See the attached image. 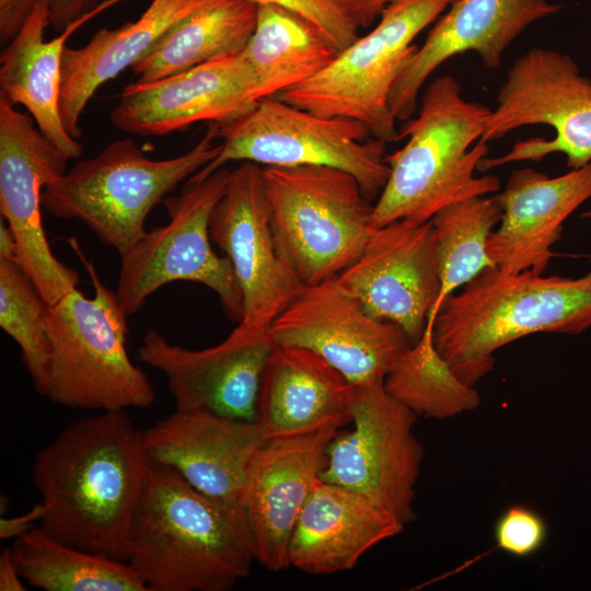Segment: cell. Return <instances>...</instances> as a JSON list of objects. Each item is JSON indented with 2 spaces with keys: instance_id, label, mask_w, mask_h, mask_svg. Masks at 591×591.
<instances>
[{
  "instance_id": "1",
  "label": "cell",
  "mask_w": 591,
  "mask_h": 591,
  "mask_svg": "<svg viewBox=\"0 0 591 591\" xmlns=\"http://www.w3.org/2000/svg\"><path fill=\"white\" fill-rule=\"evenodd\" d=\"M150 459L125 410L70 422L33 462L47 510L39 525L78 548L127 561Z\"/></svg>"
},
{
  "instance_id": "2",
  "label": "cell",
  "mask_w": 591,
  "mask_h": 591,
  "mask_svg": "<svg viewBox=\"0 0 591 591\" xmlns=\"http://www.w3.org/2000/svg\"><path fill=\"white\" fill-rule=\"evenodd\" d=\"M127 561L149 591H228L256 559L240 501L212 498L150 460Z\"/></svg>"
},
{
  "instance_id": "3",
  "label": "cell",
  "mask_w": 591,
  "mask_h": 591,
  "mask_svg": "<svg viewBox=\"0 0 591 591\" xmlns=\"http://www.w3.org/2000/svg\"><path fill=\"white\" fill-rule=\"evenodd\" d=\"M591 327V269L578 277L489 267L442 303L433 341L453 371L474 386L501 347L535 333L580 334Z\"/></svg>"
},
{
  "instance_id": "4",
  "label": "cell",
  "mask_w": 591,
  "mask_h": 591,
  "mask_svg": "<svg viewBox=\"0 0 591 591\" xmlns=\"http://www.w3.org/2000/svg\"><path fill=\"white\" fill-rule=\"evenodd\" d=\"M490 112L463 99L450 74L429 83L418 115L398 130L406 144L385 157L390 175L373 205L371 229L401 220L425 223L455 201L497 192L498 177L475 176L489 152L479 139Z\"/></svg>"
},
{
  "instance_id": "5",
  "label": "cell",
  "mask_w": 591,
  "mask_h": 591,
  "mask_svg": "<svg viewBox=\"0 0 591 591\" xmlns=\"http://www.w3.org/2000/svg\"><path fill=\"white\" fill-rule=\"evenodd\" d=\"M220 151L217 123L192 149L164 160L148 158L130 138L118 139L46 186L42 206L55 218L83 222L120 255L147 233L152 208Z\"/></svg>"
},
{
  "instance_id": "6",
  "label": "cell",
  "mask_w": 591,
  "mask_h": 591,
  "mask_svg": "<svg viewBox=\"0 0 591 591\" xmlns=\"http://www.w3.org/2000/svg\"><path fill=\"white\" fill-rule=\"evenodd\" d=\"M69 244L85 267L94 294L88 298L74 288L48 308L51 364L46 397L69 408L97 412L146 408L155 394L128 355V316L76 239Z\"/></svg>"
},
{
  "instance_id": "7",
  "label": "cell",
  "mask_w": 591,
  "mask_h": 591,
  "mask_svg": "<svg viewBox=\"0 0 591 591\" xmlns=\"http://www.w3.org/2000/svg\"><path fill=\"white\" fill-rule=\"evenodd\" d=\"M279 257L302 286L336 278L362 253L373 205L349 173L328 166H264Z\"/></svg>"
},
{
  "instance_id": "8",
  "label": "cell",
  "mask_w": 591,
  "mask_h": 591,
  "mask_svg": "<svg viewBox=\"0 0 591 591\" xmlns=\"http://www.w3.org/2000/svg\"><path fill=\"white\" fill-rule=\"evenodd\" d=\"M455 0H391L378 24L320 73L276 95L277 99L324 117L360 121L371 137L399 140L389 106L393 83L417 46L415 37Z\"/></svg>"
},
{
  "instance_id": "9",
  "label": "cell",
  "mask_w": 591,
  "mask_h": 591,
  "mask_svg": "<svg viewBox=\"0 0 591 591\" xmlns=\"http://www.w3.org/2000/svg\"><path fill=\"white\" fill-rule=\"evenodd\" d=\"M231 170L192 175L179 194L164 198L169 221L154 228L119 255L116 298L127 316L136 314L148 298L178 280L205 285L216 292L225 315L243 317V298L232 264L218 256L209 232L212 211L223 196Z\"/></svg>"
},
{
  "instance_id": "10",
  "label": "cell",
  "mask_w": 591,
  "mask_h": 591,
  "mask_svg": "<svg viewBox=\"0 0 591 591\" xmlns=\"http://www.w3.org/2000/svg\"><path fill=\"white\" fill-rule=\"evenodd\" d=\"M217 125L221 151L200 170L206 174L231 161L328 166L351 174L370 201L390 175L386 142L371 137L363 124L320 116L276 96L260 99L248 112Z\"/></svg>"
},
{
  "instance_id": "11",
  "label": "cell",
  "mask_w": 591,
  "mask_h": 591,
  "mask_svg": "<svg viewBox=\"0 0 591 591\" xmlns=\"http://www.w3.org/2000/svg\"><path fill=\"white\" fill-rule=\"evenodd\" d=\"M529 125H548L555 129V137L519 141L503 155L484 158L477 171L511 162H538L556 152L566 155L571 170L591 161V80L582 76L569 55L534 47L519 57L498 91L497 106L487 117L479 140L500 139Z\"/></svg>"
},
{
  "instance_id": "12",
  "label": "cell",
  "mask_w": 591,
  "mask_h": 591,
  "mask_svg": "<svg viewBox=\"0 0 591 591\" xmlns=\"http://www.w3.org/2000/svg\"><path fill=\"white\" fill-rule=\"evenodd\" d=\"M383 382L354 386V427L337 431L328 443L320 478L359 493L406 525L416 519L425 449L414 433L417 414Z\"/></svg>"
},
{
  "instance_id": "13",
  "label": "cell",
  "mask_w": 591,
  "mask_h": 591,
  "mask_svg": "<svg viewBox=\"0 0 591 591\" xmlns=\"http://www.w3.org/2000/svg\"><path fill=\"white\" fill-rule=\"evenodd\" d=\"M69 160L27 114L0 99V211L18 242V265L48 305L80 281L54 255L40 212L43 190L67 172Z\"/></svg>"
},
{
  "instance_id": "14",
  "label": "cell",
  "mask_w": 591,
  "mask_h": 591,
  "mask_svg": "<svg viewBox=\"0 0 591 591\" xmlns=\"http://www.w3.org/2000/svg\"><path fill=\"white\" fill-rule=\"evenodd\" d=\"M270 335L276 345L315 352L354 386L384 381L409 346L398 325L370 316L335 278L303 286Z\"/></svg>"
},
{
  "instance_id": "15",
  "label": "cell",
  "mask_w": 591,
  "mask_h": 591,
  "mask_svg": "<svg viewBox=\"0 0 591 591\" xmlns=\"http://www.w3.org/2000/svg\"><path fill=\"white\" fill-rule=\"evenodd\" d=\"M270 328L240 322L216 346L188 349L149 329L138 360L161 371L177 410L256 420L262 375L275 347Z\"/></svg>"
},
{
  "instance_id": "16",
  "label": "cell",
  "mask_w": 591,
  "mask_h": 591,
  "mask_svg": "<svg viewBox=\"0 0 591 591\" xmlns=\"http://www.w3.org/2000/svg\"><path fill=\"white\" fill-rule=\"evenodd\" d=\"M335 280L370 316L398 325L415 344L441 287L431 220L371 229L362 253Z\"/></svg>"
},
{
  "instance_id": "17",
  "label": "cell",
  "mask_w": 591,
  "mask_h": 591,
  "mask_svg": "<svg viewBox=\"0 0 591 591\" xmlns=\"http://www.w3.org/2000/svg\"><path fill=\"white\" fill-rule=\"evenodd\" d=\"M209 232L237 279L244 309L240 322L270 328L303 286L278 255L259 164L241 162L231 170Z\"/></svg>"
},
{
  "instance_id": "18",
  "label": "cell",
  "mask_w": 591,
  "mask_h": 591,
  "mask_svg": "<svg viewBox=\"0 0 591 591\" xmlns=\"http://www.w3.org/2000/svg\"><path fill=\"white\" fill-rule=\"evenodd\" d=\"M257 102L254 73L243 50L159 80L126 85L109 119L120 131L159 137L199 121L227 123Z\"/></svg>"
},
{
  "instance_id": "19",
  "label": "cell",
  "mask_w": 591,
  "mask_h": 591,
  "mask_svg": "<svg viewBox=\"0 0 591 591\" xmlns=\"http://www.w3.org/2000/svg\"><path fill=\"white\" fill-rule=\"evenodd\" d=\"M341 426L267 439L248 470L239 501L255 559L269 571L290 567L289 544L299 514L320 480L328 443Z\"/></svg>"
},
{
  "instance_id": "20",
  "label": "cell",
  "mask_w": 591,
  "mask_h": 591,
  "mask_svg": "<svg viewBox=\"0 0 591 591\" xmlns=\"http://www.w3.org/2000/svg\"><path fill=\"white\" fill-rule=\"evenodd\" d=\"M561 8L546 0L453 1L393 83L389 106L394 118L413 117L425 81L451 57L475 51L486 68H497L505 50L529 25Z\"/></svg>"
},
{
  "instance_id": "21",
  "label": "cell",
  "mask_w": 591,
  "mask_h": 591,
  "mask_svg": "<svg viewBox=\"0 0 591 591\" xmlns=\"http://www.w3.org/2000/svg\"><path fill=\"white\" fill-rule=\"evenodd\" d=\"M142 436L150 460L223 501H239L251 464L267 440L256 420L177 409Z\"/></svg>"
},
{
  "instance_id": "22",
  "label": "cell",
  "mask_w": 591,
  "mask_h": 591,
  "mask_svg": "<svg viewBox=\"0 0 591 591\" xmlns=\"http://www.w3.org/2000/svg\"><path fill=\"white\" fill-rule=\"evenodd\" d=\"M496 197L502 217L487 245L495 266L544 274L565 220L591 198V161L557 177L531 167L514 170Z\"/></svg>"
},
{
  "instance_id": "23",
  "label": "cell",
  "mask_w": 591,
  "mask_h": 591,
  "mask_svg": "<svg viewBox=\"0 0 591 591\" xmlns=\"http://www.w3.org/2000/svg\"><path fill=\"white\" fill-rule=\"evenodd\" d=\"M404 528L367 497L320 478L294 525L290 567L317 576L350 570L370 548Z\"/></svg>"
},
{
  "instance_id": "24",
  "label": "cell",
  "mask_w": 591,
  "mask_h": 591,
  "mask_svg": "<svg viewBox=\"0 0 591 591\" xmlns=\"http://www.w3.org/2000/svg\"><path fill=\"white\" fill-rule=\"evenodd\" d=\"M354 385L315 352L275 345L263 372L256 421L267 439L351 422Z\"/></svg>"
},
{
  "instance_id": "25",
  "label": "cell",
  "mask_w": 591,
  "mask_h": 591,
  "mask_svg": "<svg viewBox=\"0 0 591 591\" xmlns=\"http://www.w3.org/2000/svg\"><path fill=\"white\" fill-rule=\"evenodd\" d=\"M121 1H102L57 37L45 40L50 0H38L0 55V99L13 106L23 105L39 131L70 159L80 157L83 147L67 131L60 114L66 42L85 22Z\"/></svg>"
},
{
  "instance_id": "26",
  "label": "cell",
  "mask_w": 591,
  "mask_h": 591,
  "mask_svg": "<svg viewBox=\"0 0 591 591\" xmlns=\"http://www.w3.org/2000/svg\"><path fill=\"white\" fill-rule=\"evenodd\" d=\"M201 0H152L135 22L99 30L84 46H66L62 55L60 114L73 138L82 134L79 120L96 90L134 67Z\"/></svg>"
},
{
  "instance_id": "27",
  "label": "cell",
  "mask_w": 591,
  "mask_h": 591,
  "mask_svg": "<svg viewBox=\"0 0 591 591\" xmlns=\"http://www.w3.org/2000/svg\"><path fill=\"white\" fill-rule=\"evenodd\" d=\"M252 0H201L134 67L138 82H150L241 54L257 21Z\"/></svg>"
},
{
  "instance_id": "28",
  "label": "cell",
  "mask_w": 591,
  "mask_h": 591,
  "mask_svg": "<svg viewBox=\"0 0 591 591\" xmlns=\"http://www.w3.org/2000/svg\"><path fill=\"white\" fill-rule=\"evenodd\" d=\"M257 5L256 26L244 53L259 101L316 76L338 53L302 15L276 4Z\"/></svg>"
},
{
  "instance_id": "29",
  "label": "cell",
  "mask_w": 591,
  "mask_h": 591,
  "mask_svg": "<svg viewBox=\"0 0 591 591\" xmlns=\"http://www.w3.org/2000/svg\"><path fill=\"white\" fill-rule=\"evenodd\" d=\"M13 560L30 586L45 591H149L128 561L67 544L35 526L14 540Z\"/></svg>"
},
{
  "instance_id": "30",
  "label": "cell",
  "mask_w": 591,
  "mask_h": 591,
  "mask_svg": "<svg viewBox=\"0 0 591 591\" xmlns=\"http://www.w3.org/2000/svg\"><path fill=\"white\" fill-rule=\"evenodd\" d=\"M502 208L494 196L455 201L431 219L438 259L440 293L428 320L433 322L443 301L484 269L496 267L488 255V240L500 223Z\"/></svg>"
},
{
  "instance_id": "31",
  "label": "cell",
  "mask_w": 591,
  "mask_h": 591,
  "mask_svg": "<svg viewBox=\"0 0 591 591\" xmlns=\"http://www.w3.org/2000/svg\"><path fill=\"white\" fill-rule=\"evenodd\" d=\"M383 383L406 407L432 418H451L482 403L475 387L465 383L436 348L431 321H427L420 338L405 349Z\"/></svg>"
},
{
  "instance_id": "32",
  "label": "cell",
  "mask_w": 591,
  "mask_h": 591,
  "mask_svg": "<svg viewBox=\"0 0 591 591\" xmlns=\"http://www.w3.org/2000/svg\"><path fill=\"white\" fill-rule=\"evenodd\" d=\"M48 308L24 270L16 263L0 258V326L18 344L33 385L43 396L50 383Z\"/></svg>"
},
{
  "instance_id": "33",
  "label": "cell",
  "mask_w": 591,
  "mask_h": 591,
  "mask_svg": "<svg viewBox=\"0 0 591 591\" xmlns=\"http://www.w3.org/2000/svg\"><path fill=\"white\" fill-rule=\"evenodd\" d=\"M257 4H276L296 12L313 23L339 54L358 37L360 25L341 0H252Z\"/></svg>"
},
{
  "instance_id": "34",
  "label": "cell",
  "mask_w": 591,
  "mask_h": 591,
  "mask_svg": "<svg viewBox=\"0 0 591 591\" xmlns=\"http://www.w3.org/2000/svg\"><path fill=\"white\" fill-rule=\"evenodd\" d=\"M497 547L510 555L526 557L545 543V520L526 506L514 505L503 511L495 525Z\"/></svg>"
},
{
  "instance_id": "35",
  "label": "cell",
  "mask_w": 591,
  "mask_h": 591,
  "mask_svg": "<svg viewBox=\"0 0 591 591\" xmlns=\"http://www.w3.org/2000/svg\"><path fill=\"white\" fill-rule=\"evenodd\" d=\"M38 0H0V40L8 44L20 31Z\"/></svg>"
},
{
  "instance_id": "36",
  "label": "cell",
  "mask_w": 591,
  "mask_h": 591,
  "mask_svg": "<svg viewBox=\"0 0 591 591\" xmlns=\"http://www.w3.org/2000/svg\"><path fill=\"white\" fill-rule=\"evenodd\" d=\"M97 4L96 0H50V25L61 33Z\"/></svg>"
},
{
  "instance_id": "37",
  "label": "cell",
  "mask_w": 591,
  "mask_h": 591,
  "mask_svg": "<svg viewBox=\"0 0 591 591\" xmlns=\"http://www.w3.org/2000/svg\"><path fill=\"white\" fill-rule=\"evenodd\" d=\"M47 510L46 505L42 501L35 505L30 511L11 518L0 519V538L10 540L18 538L19 536L31 531L35 526L39 525L43 517Z\"/></svg>"
},
{
  "instance_id": "38",
  "label": "cell",
  "mask_w": 591,
  "mask_h": 591,
  "mask_svg": "<svg viewBox=\"0 0 591 591\" xmlns=\"http://www.w3.org/2000/svg\"><path fill=\"white\" fill-rule=\"evenodd\" d=\"M352 12L361 28L371 26L391 0H341Z\"/></svg>"
},
{
  "instance_id": "39",
  "label": "cell",
  "mask_w": 591,
  "mask_h": 591,
  "mask_svg": "<svg viewBox=\"0 0 591 591\" xmlns=\"http://www.w3.org/2000/svg\"><path fill=\"white\" fill-rule=\"evenodd\" d=\"M22 576L13 560L10 547L4 548L0 555V590L24 591Z\"/></svg>"
},
{
  "instance_id": "40",
  "label": "cell",
  "mask_w": 591,
  "mask_h": 591,
  "mask_svg": "<svg viewBox=\"0 0 591 591\" xmlns=\"http://www.w3.org/2000/svg\"><path fill=\"white\" fill-rule=\"evenodd\" d=\"M18 242L7 222L0 223V258L18 264Z\"/></svg>"
},
{
  "instance_id": "41",
  "label": "cell",
  "mask_w": 591,
  "mask_h": 591,
  "mask_svg": "<svg viewBox=\"0 0 591 591\" xmlns=\"http://www.w3.org/2000/svg\"><path fill=\"white\" fill-rule=\"evenodd\" d=\"M581 217L591 219V209L588 210V211L582 212ZM590 264H591V257H590Z\"/></svg>"
}]
</instances>
